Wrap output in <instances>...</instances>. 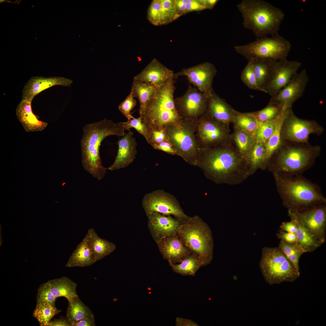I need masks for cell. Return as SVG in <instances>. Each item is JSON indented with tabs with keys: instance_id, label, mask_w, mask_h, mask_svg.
Returning <instances> with one entry per match:
<instances>
[{
	"instance_id": "obj_51",
	"label": "cell",
	"mask_w": 326,
	"mask_h": 326,
	"mask_svg": "<svg viewBox=\"0 0 326 326\" xmlns=\"http://www.w3.org/2000/svg\"><path fill=\"white\" fill-rule=\"evenodd\" d=\"M187 0H175L177 13L179 17L184 15Z\"/></svg>"
},
{
	"instance_id": "obj_32",
	"label": "cell",
	"mask_w": 326,
	"mask_h": 326,
	"mask_svg": "<svg viewBox=\"0 0 326 326\" xmlns=\"http://www.w3.org/2000/svg\"><path fill=\"white\" fill-rule=\"evenodd\" d=\"M231 140L241 155L246 158L255 142L254 136L248 133L234 129L231 134Z\"/></svg>"
},
{
	"instance_id": "obj_41",
	"label": "cell",
	"mask_w": 326,
	"mask_h": 326,
	"mask_svg": "<svg viewBox=\"0 0 326 326\" xmlns=\"http://www.w3.org/2000/svg\"><path fill=\"white\" fill-rule=\"evenodd\" d=\"M285 107L279 104L269 103L263 109L249 113L257 121L265 122L275 118Z\"/></svg>"
},
{
	"instance_id": "obj_56",
	"label": "cell",
	"mask_w": 326,
	"mask_h": 326,
	"mask_svg": "<svg viewBox=\"0 0 326 326\" xmlns=\"http://www.w3.org/2000/svg\"><path fill=\"white\" fill-rule=\"evenodd\" d=\"M204 5L206 9H211L213 8L219 0H200Z\"/></svg>"
},
{
	"instance_id": "obj_29",
	"label": "cell",
	"mask_w": 326,
	"mask_h": 326,
	"mask_svg": "<svg viewBox=\"0 0 326 326\" xmlns=\"http://www.w3.org/2000/svg\"><path fill=\"white\" fill-rule=\"evenodd\" d=\"M292 107H284L278 116L274 131L265 144V155L262 169L267 167L271 156L282 143L281 131L282 124L289 109Z\"/></svg>"
},
{
	"instance_id": "obj_18",
	"label": "cell",
	"mask_w": 326,
	"mask_h": 326,
	"mask_svg": "<svg viewBox=\"0 0 326 326\" xmlns=\"http://www.w3.org/2000/svg\"><path fill=\"white\" fill-rule=\"evenodd\" d=\"M203 120L199 132L205 143L214 147L231 142L229 127L217 123L209 115Z\"/></svg>"
},
{
	"instance_id": "obj_3",
	"label": "cell",
	"mask_w": 326,
	"mask_h": 326,
	"mask_svg": "<svg viewBox=\"0 0 326 326\" xmlns=\"http://www.w3.org/2000/svg\"><path fill=\"white\" fill-rule=\"evenodd\" d=\"M237 6L244 27L252 31L257 38L278 34L285 16L280 9L261 0H243Z\"/></svg>"
},
{
	"instance_id": "obj_17",
	"label": "cell",
	"mask_w": 326,
	"mask_h": 326,
	"mask_svg": "<svg viewBox=\"0 0 326 326\" xmlns=\"http://www.w3.org/2000/svg\"><path fill=\"white\" fill-rule=\"evenodd\" d=\"M146 215L148 228L156 243L166 237L177 234L181 223L178 220L157 212Z\"/></svg>"
},
{
	"instance_id": "obj_5",
	"label": "cell",
	"mask_w": 326,
	"mask_h": 326,
	"mask_svg": "<svg viewBox=\"0 0 326 326\" xmlns=\"http://www.w3.org/2000/svg\"><path fill=\"white\" fill-rule=\"evenodd\" d=\"M177 234L184 245L197 257L203 266L210 263L214 247L212 232L200 217H189L181 222Z\"/></svg>"
},
{
	"instance_id": "obj_10",
	"label": "cell",
	"mask_w": 326,
	"mask_h": 326,
	"mask_svg": "<svg viewBox=\"0 0 326 326\" xmlns=\"http://www.w3.org/2000/svg\"><path fill=\"white\" fill-rule=\"evenodd\" d=\"M323 128L314 120L302 119L297 117L289 109L283 123L281 131L282 141L299 143H308L309 136L322 134Z\"/></svg>"
},
{
	"instance_id": "obj_48",
	"label": "cell",
	"mask_w": 326,
	"mask_h": 326,
	"mask_svg": "<svg viewBox=\"0 0 326 326\" xmlns=\"http://www.w3.org/2000/svg\"><path fill=\"white\" fill-rule=\"evenodd\" d=\"M206 9L200 0H187L184 15L190 12L200 11Z\"/></svg>"
},
{
	"instance_id": "obj_22",
	"label": "cell",
	"mask_w": 326,
	"mask_h": 326,
	"mask_svg": "<svg viewBox=\"0 0 326 326\" xmlns=\"http://www.w3.org/2000/svg\"><path fill=\"white\" fill-rule=\"evenodd\" d=\"M118 149L113 163L108 168L111 171L127 167L135 159L137 143L133 133L130 130L117 143Z\"/></svg>"
},
{
	"instance_id": "obj_43",
	"label": "cell",
	"mask_w": 326,
	"mask_h": 326,
	"mask_svg": "<svg viewBox=\"0 0 326 326\" xmlns=\"http://www.w3.org/2000/svg\"><path fill=\"white\" fill-rule=\"evenodd\" d=\"M122 123L125 130L129 131L132 128L135 129L139 133L144 137L147 142L149 144L150 129L147 124L143 122L140 117L139 116L137 118H134L126 121L122 122Z\"/></svg>"
},
{
	"instance_id": "obj_23",
	"label": "cell",
	"mask_w": 326,
	"mask_h": 326,
	"mask_svg": "<svg viewBox=\"0 0 326 326\" xmlns=\"http://www.w3.org/2000/svg\"><path fill=\"white\" fill-rule=\"evenodd\" d=\"M173 71L154 59L133 78L159 88L174 76Z\"/></svg>"
},
{
	"instance_id": "obj_25",
	"label": "cell",
	"mask_w": 326,
	"mask_h": 326,
	"mask_svg": "<svg viewBox=\"0 0 326 326\" xmlns=\"http://www.w3.org/2000/svg\"><path fill=\"white\" fill-rule=\"evenodd\" d=\"M215 121L229 127L232 123L235 110L213 91L208 95L206 110Z\"/></svg>"
},
{
	"instance_id": "obj_19",
	"label": "cell",
	"mask_w": 326,
	"mask_h": 326,
	"mask_svg": "<svg viewBox=\"0 0 326 326\" xmlns=\"http://www.w3.org/2000/svg\"><path fill=\"white\" fill-rule=\"evenodd\" d=\"M147 19L155 26L167 24L179 17L175 0H153L147 10Z\"/></svg>"
},
{
	"instance_id": "obj_52",
	"label": "cell",
	"mask_w": 326,
	"mask_h": 326,
	"mask_svg": "<svg viewBox=\"0 0 326 326\" xmlns=\"http://www.w3.org/2000/svg\"><path fill=\"white\" fill-rule=\"evenodd\" d=\"M279 237L282 240L289 243H295L297 238L296 234L291 232H283L279 234Z\"/></svg>"
},
{
	"instance_id": "obj_20",
	"label": "cell",
	"mask_w": 326,
	"mask_h": 326,
	"mask_svg": "<svg viewBox=\"0 0 326 326\" xmlns=\"http://www.w3.org/2000/svg\"><path fill=\"white\" fill-rule=\"evenodd\" d=\"M168 140L181 152L188 160L194 157L195 145L190 132L182 127H176L171 124L164 127Z\"/></svg>"
},
{
	"instance_id": "obj_9",
	"label": "cell",
	"mask_w": 326,
	"mask_h": 326,
	"mask_svg": "<svg viewBox=\"0 0 326 326\" xmlns=\"http://www.w3.org/2000/svg\"><path fill=\"white\" fill-rule=\"evenodd\" d=\"M273 174L280 193L289 204L295 206H308L325 202V198L307 182L288 178L276 172Z\"/></svg>"
},
{
	"instance_id": "obj_30",
	"label": "cell",
	"mask_w": 326,
	"mask_h": 326,
	"mask_svg": "<svg viewBox=\"0 0 326 326\" xmlns=\"http://www.w3.org/2000/svg\"><path fill=\"white\" fill-rule=\"evenodd\" d=\"M87 234L96 261L101 260L116 250L115 244L100 237L93 229H89Z\"/></svg>"
},
{
	"instance_id": "obj_12",
	"label": "cell",
	"mask_w": 326,
	"mask_h": 326,
	"mask_svg": "<svg viewBox=\"0 0 326 326\" xmlns=\"http://www.w3.org/2000/svg\"><path fill=\"white\" fill-rule=\"evenodd\" d=\"M271 70L268 79L264 88V92L271 97L276 95L297 73L301 66V62L289 61H270Z\"/></svg>"
},
{
	"instance_id": "obj_39",
	"label": "cell",
	"mask_w": 326,
	"mask_h": 326,
	"mask_svg": "<svg viewBox=\"0 0 326 326\" xmlns=\"http://www.w3.org/2000/svg\"><path fill=\"white\" fill-rule=\"evenodd\" d=\"M250 61L252 62L258 86L260 91L264 92V88L268 79L270 73L271 66L270 61L260 59H256Z\"/></svg>"
},
{
	"instance_id": "obj_7",
	"label": "cell",
	"mask_w": 326,
	"mask_h": 326,
	"mask_svg": "<svg viewBox=\"0 0 326 326\" xmlns=\"http://www.w3.org/2000/svg\"><path fill=\"white\" fill-rule=\"evenodd\" d=\"M259 265L265 281L270 285L292 282L300 275L279 247L264 248Z\"/></svg>"
},
{
	"instance_id": "obj_11",
	"label": "cell",
	"mask_w": 326,
	"mask_h": 326,
	"mask_svg": "<svg viewBox=\"0 0 326 326\" xmlns=\"http://www.w3.org/2000/svg\"><path fill=\"white\" fill-rule=\"evenodd\" d=\"M142 205L146 214L157 212L165 216L172 215L181 222L189 217L185 214L176 198L162 190L145 194Z\"/></svg>"
},
{
	"instance_id": "obj_40",
	"label": "cell",
	"mask_w": 326,
	"mask_h": 326,
	"mask_svg": "<svg viewBox=\"0 0 326 326\" xmlns=\"http://www.w3.org/2000/svg\"><path fill=\"white\" fill-rule=\"evenodd\" d=\"M279 247L296 269L299 271V259L302 254L305 252L304 250L296 242L289 243L282 240L280 242Z\"/></svg>"
},
{
	"instance_id": "obj_42",
	"label": "cell",
	"mask_w": 326,
	"mask_h": 326,
	"mask_svg": "<svg viewBox=\"0 0 326 326\" xmlns=\"http://www.w3.org/2000/svg\"><path fill=\"white\" fill-rule=\"evenodd\" d=\"M278 116L269 121H257V127L254 135L256 141L266 143L274 131Z\"/></svg>"
},
{
	"instance_id": "obj_21",
	"label": "cell",
	"mask_w": 326,
	"mask_h": 326,
	"mask_svg": "<svg viewBox=\"0 0 326 326\" xmlns=\"http://www.w3.org/2000/svg\"><path fill=\"white\" fill-rule=\"evenodd\" d=\"M72 82L71 79L62 77H32L23 88L22 99L32 101L35 96L46 89L58 85L69 87Z\"/></svg>"
},
{
	"instance_id": "obj_55",
	"label": "cell",
	"mask_w": 326,
	"mask_h": 326,
	"mask_svg": "<svg viewBox=\"0 0 326 326\" xmlns=\"http://www.w3.org/2000/svg\"><path fill=\"white\" fill-rule=\"evenodd\" d=\"M282 229L288 232L296 233V226L295 222L292 220L288 222H283L281 225Z\"/></svg>"
},
{
	"instance_id": "obj_14",
	"label": "cell",
	"mask_w": 326,
	"mask_h": 326,
	"mask_svg": "<svg viewBox=\"0 0 326 326\" xmlns=\"http://www.w3.org/2000/svg\"><path fill=\"white\" fill-rule=\"evenodd\" d=\"M309 81L305 69L297 73L289 82L276 95L271 97L269 103L284 107H292L293 104L303 95Z\"/></svg>"
},
{
	"instance_id": "obj_36",
	"label": "cell",
	"mask_w": 326,
	"mask_h": 326,
	"mask_svg": "<svg viewBox=\"0 0 326 326\" xmlns=\"http://www.w3.org/2000/svg\"><path fill=\"white\" fill-rule=\"evenodd\" d=\"M62 311L55 305L47 302L37 303L33 315L40 326H47L52 318Z\"/></svg>"
},
{
	"instance_id": "obj_16",
	"label": "cell",
	"mask_w": 326,
	"mask_h": 326,
	"mask_svg": "<svg viewBox=\"0 0 326 326\" xmlns=\"http://www.w3.org/2000/svg\"><path fill=\"white\" fill-rule=\"evenodd\" d=\"M289 213L291 218L296 219L311 234L322 241L321 238L324 233L326 223L324 207L317 208L303 213L291 210Z\"/></svg>"
},
{
	"instance_id": "obj_15",
	"label": "cell",
	"mask_w": 326,
	"mask_h": 326,
	"mask_svg": "<svg viewBox=\"0 0 326 326\" xmlns=\"http://www.w3.org/2000/svg\"><path fill=\"white\" fill-rule=\"evenodd\" d=\"M208 96L195 87L189 86L182 96L174 99L177 106L185 116L194 117L201 114L206 110Z\"/></svg>"
},
{
	"instance_id": "obj_38",
	"label": "cell",
	"mask_w": 326,
	"mask_h": 326,
	"mask_svg": "<svg viewBox=\"0 0 326 326\" xmlns=\"http://www.w3.org/2000/svg\"><path fill=\"white\" fill-rule=\"evenodd\" d=\"M232 123L234 129L250 133L254 136L257 121L249 113H241L235 110Z\"/></svg>"
},
{
	"instance_id": "obj_31",
	"label": "cell",
	"mask_w": 326,
	"mask_h": 326,
	"mask_svg": "<svg viewBox=\"0 0 326 326\" xmlns=\"http://www.w3.org/2000/svg\"><path fill=\"white\" fill-rule=\"evenodd\" d=\"M47 282L50 285L53 293L57 298L63 297L69 301L78 296L76 290V283L67 277L63 276L53 279Z\"/></svg>"
},
{
	"instance_id": "obj_35",
	"label": "cell",
	"mask_w": 326,
	"mask_h": 326,
	"mask_svg": "<svg viewBox=\"0 0 326 326\" xmlns=\"http://www.w3.org/2000/svg\"><path fill=\"white\" fill-rule=\"evenodd\" d=\"M265 143L255 141L247 155L245 161L249 175L262 168L265 155Z\"/></svg>"
},
{
	"instance_id": "obj_6",
	"label": "cell",
	"mask_w": 326,
	"mask_h": 326,
	"mask_svg": "<svg viewBox=\"0 0 326 326\" xmlns=\"http://www.w3.org/2000/svg\"><path fill=\"white\" fill-rule=\"evenodd\" d=\"M174 76L158 88L144 113L140 117L150 129H160L179 118L174 98Z\"/></svg>"
},
{
	"instance_id": "obj_50",
	"label": "cell",
	"mask_w": 326,
	"mask_h": 326,
	"mask_svg": "<svg viewBox=\"0 0 326 326\" xmlns=\"http://www.w3.org/2000/svg\"><path fill=\"white\" fill-rule=\"evenodd\" d=\"M94 315L86 317L72 324V326H95Z\"/></svg>"
},
{
	"instance_id": "obj_13",
	"label": "cell",
	"mask_w": 326,
	"mask_h": 326,
	"mask_svg": "<svg viewBox=\"0 0 326 326\" xmlns=\"http://www.w3.org/2000/svg\"><path fill=\"white\" fill-rule=\"evenodd\" d=\"M217 73L215 66L206 62L191 67L184 68L174 73L176 79L179 76H184L189 82L202 93L208 96L213 91L212 84Z\"/></svg>"
},
{
	"instance_id": "obj_33",
	"label": "cell",
	"mask_w": 326,
	"mask_h": 326,
	"mask_svg": "<svg viewBox=\"0 0 326 326\" xmlns=\"http://www.w3.org/2000/svg\"><path fill=\"white\" fill-rule=\"evenodd\" d=\"M168 261L174 272L184 276H194L198 270L203 266L197 257L192 254L179 264H173Z\"/></svg>"
},
{
	"instance_id": "obj_46",
	"label": "cell",
	"mask_w": 326,
	"mask_h": 326,
	"mask_svg": "<svg viewBox=\"0 0 326 326\" xmlns=\"http://www.w3.org/2000/svg\"><path fill=\"white\" fill-rule=\"evenodd\" d=\"M132 93L130 92L129 94L119 105L118 109L120 112L129 120L134 117L131 112L136 106V101Z\"/></svg>"
},
{
	"instance_id": "obj_24",
	"label": "cell",
	"mask_w": 326,
	"mask_h": 326,
	"mask_svg": "<svg viewBox=\"0 0 326 326\" xmlns=\"http://www.w3.org/2000/svg\"><path fill=\"white\" fill-rule=\"evenodd\" d=\"M156 243L163 258L173 264L180 263L191 254L177 234L166 237Z\"/></svg>"
},
{
	"instance_id": "obj_44",
	"label": "cell",
	"mask_w": 326,
	"mask_h": 326,
	"mask_svg": "<svg viewBox=\"0 0 326 326\" xmlns=\"http://www.w3.org/2000/svg\"><path fill=\"white\" fill-rule=\"evenodd\" d=\"M241 79L244 84L249 89L260 91L257 83L251 61H248L242 71Z\"/></svg>"
},
{
	"instance_id": "obj_53",
	"label": "cell",
	"mask_w": 326,
	"mask_h": 326,
	"mask_svg": "<svg viewBox=\"0 0 326 326\" xmlns=\"http://www.w3.org/2000/svg\"><path fill=\"white\" fill-rule=\"evenodd\" d=\"M47 326H71V324L67 318H60L51 320Z\"/></svg>"
},
{
	"instance_id": "obj_27",
	"label": "cell",
	"mask_w": 326,
	"mask_h": 326,
	"mask_svg": "<svg viewBox=\"0 0 326 326\" xmlns=\"http://www.w3.org/2000/svg\"><path fill=\"white\" fill-rule=\"evenodd\" d=\"M96 262L87 234L72 253L66 266L84 267L90 266Z\"/></svg>"
},
{
	"instance_id": "obj_37",
	"label": "cell",
	"mask_w": 326,
	"mask_h": 326,
	"mask_svg": "<svg viewBox=\"0 0 326 326\" xmlns=\"http://www.w3.org/2000/svg\"><path fill=\"white\" fill-rule=\"evenodd\" d=\"M296 223V232L297 238L296 242L301 247L305 252L315 249L318 247L321 241L311 234L296 219L291 218Z\"/></svg>"
},
{
	"instance_id": "obj_49",
	"label": "cell",
	"mask_w": 326,
	"mask_h": 326,
	"mask_svg": "<svg viewBox=\"0 0 326 326\" xmlns=\"http://www.w3.org/2000/svg\"><path fill=\"white\" fill-rule=\"evenodd\" d=\"M151 145L155 149L161 150L168 153L174 154L176 152L175 151L168 141Z\"/></svg>"
},
{
	"instance_id": "obj_54",
	"label": "cell",
	"mask_w": 326,
	"mask_h": 326,
	"mask_svg": "<svg viewBox=\"0 0 326 326\" xmlns=\"http://www.w3.org/2000/svg\"><path fill=\"white\" fill-rule=\"evenodd\" d=\"M176 326H199L197 323L189 319L177 317L176 319Z\"/></svg>"
},
{
	"instance_id": "obj_28",
	"label": "cell",
	"mask_w": 326,
	"mask_h": 326,
	"mask_svg": "<svg viewBox=\"0 0 326 326\" xmlns=\"http://www.w3.org/2000/svg\"><path fill=\"white\" fill-rule=\"evenodd\" d=\"M158 88L133 79L131 91L137 97L140 104L139 116L144 113L147 106L154 96Z\"/></svg>"
},
{
	"instance_id": "obj_2",
	"label": "cell",
	"mask_w": 326,
	"mask_h": 326,
	"mask_svg": "<svg viewBox=\"0 0 326 326\" xmlns=\"http://www.w3.org/2000/svg\"><path fill=\"white\" fill-rule=\"evenodd\" d=\"M125 130L122 122L115 123L106 118L84 127L81 142L82 165L94 178L99 181L103 179L107 169L102 165L100 155L102 141L110 136H123L126 134Z\"/></svg>"
},
{
	"instance_id": "obj_45",
	"label": "cell",
	"mask_w": 326,
	"mask_h": 326,
	"mask_svg": "<svg viewBox=\"0 0 326 326\" xmlns=\"http://www.w3.org/2000/svg\"><path fill=\"white\" fill-rule=\"evenodd\" d=\"M57 298L53 293L49 284L46 282L39 286L37 296V303L47 302L55 305Z\"/></svg>"
},
{
	"instance_id": "obj_47",
	"label": "cell",
	"mask_w": 326,
	"mask_h": 326,
	"mask_svg": "<svg viewBox=\"0 0 326 326\" xmlns=\"http://www.w3.org/2000/svg\"><path fill=\"white\" fill-rule=\"evenodd\" d=\"M168 140L164 128L160 129H150L149 144H157Z\"/></svg>"
},
{
	"instance_id": "obj_26",
	"label": "cell",
	"mask_w": 326,
	"mask_h": 326,
	"mask_svg": "<svg viewBox=\"0 0 326 326\" xmlns=\"http://www.w3.org/2000/svg\"><path fill=\"white\" fill-rule=\"evenodd\" d=\"M32 101L22 99L16 110V114L24 130L27 132L40 131L47 126V123L38 119L33 113Z\"/></svg>"
},
{
	"instance_id": "obj_4",
	"label": "cell",
	"mask_w": 326,
	"mask_h": 326,
	"mask_svg": "<svg viewBox=\"0 0 326 326\" xmlns=\"http://www.w3.org/2000/svg\"><path fill=\"white\" fill-rule=\"evenodd\" d=\"M282 141L267 164L273 172L291 174L303 171L310 166L321 152L319 145Z\"/></svg>"
},
{
	"instance_id": "obj_8",
	"label": "cell",
	"mask_w": 326,
	"mask_h": 326,
	"mask_svg": "<svg viewBox=\"0 0 326 326\" xmlns=\"http://www.w3.org/2000/svg\"><path fill=\"white\" fill-rule=\"evenodd\" d=\"M235 50L248 61L256 59L280 61L287 59L291 48L290 42L278 34L257 38L247 44L236 46Z\"/></svg>"
},
{
	"instance_id": "obj_34",
	"label": "cell",
	"mask_w": 326,
	"mask_h": 326,
	"mask_svg": "<svg viewBox=\"0 0 326 326\" xmlns=\"http://www.w3.org/2000/svg\"><path fill=\"white\" fill-rule=\"evenodd\" d=\"M66 310V318L72 324L84 318L94 315L89 307L81 300L78 296L68 301Z\"/></svg>"
},
{
	"instance_id": "obj_1",
	"label": "cell",
	"mask_w": 326,
	"mask_h": 326,
	"mask_svg": "<svg viewBox=\"0 0 326 326\" xmlns=\"http://www.w3.org/2000/svg\"><path fill=\"white\" fill-rule=\"evenodd\" d=\"M199 162L205 176L216 184H237L249 176L245 160L232 142L209 148Z\"/></svg>"
}]
</instances>
